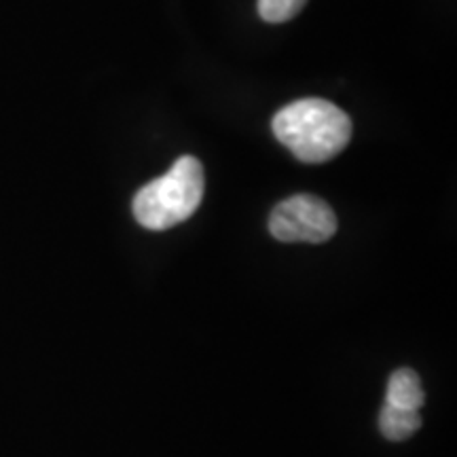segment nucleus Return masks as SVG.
Instances as JSON below:
<instances>
[{
  "label": "nucleus",
  "instance_id": "1",
  "mask_svg": "<svg viewBox=\"0 0 457 457\" xmlns=\"http://www.w3.org/2000/svg\"><path fill=\"white\" fill-rule=\"evenodd\" d=\"M273 134L303 163H327L350 145L352 121L322 98L296 100L273 117Z\"/></svg>",
  "mask_w": 457,
  "mask_h": 457
},
{
  "label": "nucleus",
  "instance_id": "2",
  "mask_svg": "<svg viewBox=\"0 0 457 457\" xmlns=\"http://www.w3.org/2000/svg\"><path fill=\"white\" fill-rule=\"evenodd\" d=\"M204 165L193 155L180 157L162 179L136 193L134 216L145 228L165 231L197 212L204 199Z\"/></svg>",
  "mask_w": 457,
  "mask_h": 457
},
{
  "label": "nucleus",
  "instance_id": "3",
  "mask_svg": "<svg viewBox=\"0 0 457 457\" xmlns=\"http://www.w3.org/2000/svg\"><path fill=\"white\" fill-rule=\"evenodd\" d=\"M270 231L279 242L322 244L337 233V216L324 199L295 195L273 208Z\"/></svg>",
  "mask_w": 457,
  "mask_h": 457
},
{
  "label": "nucleus",
  "instance_id": "4",
  "mask_svg": "<svg viewBox=\"0 0 457 457\" xmlns=\"http://www.w3.org/2000/svg\"><path fill=\"white\" fill-rule=\"evenodd\" d=\"M386 404L398 409L420 411L421 404H424V390H421V381L415 370L400 369L396 373H392L390 381H387Z\"/></svg>",
  "mask_w": 457,
  "mask_h": 457
},
{
  "label": "nucleus",
  "instance_id": "5",
  "mask_svg": "<svg viewBox=\"0 0 457 457\" xmlns=\"http://www.w3.org/2000/svg\"><path fill=\"white\" fill-rule=\"evenodd\" d=\"M379 428L386 438L390 441H404L411 434H415L421 428L420 411L398 409L392 404H384L379 415Z\"/></svg>",
  "mask_w": 457,
  "mask_h": 457
},
{
  "label": "nucleus",
  "instance_id": "6",
  "mask_svg": "<svg viewBox=\"0 0 457 457\" xmlns=\"http://www.w3.org/2000/svg\"><path fill=\"white\" fill-rule=\"evenodd\" d=\"M307 0H259V15L270 24H282L301 13Z\"/></svg>",
  "mask_w": 457,
  "mask_h": 457
}]
</instances>
